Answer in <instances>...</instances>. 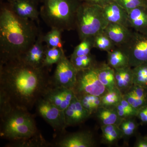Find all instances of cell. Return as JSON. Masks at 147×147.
<instances>
[{
  "label": "cell",
  "instance_id": "6da1fadb",
  "mask_svg": "<svg viewBox=\"0 0 147 147\" xmlns=\"http://www.w3.org/2000/svg\"><path fill=\"white\" fill-rule=\"evenodd\" d=\"M50 70L34 67L21 57L0 62V95L12 108L30 111L51 86Z\"/></svg>",
  "mask_w": 147,
  "mask_h": 147
},
{
  "label": "cell",
  "instance_id": "7a4b0ae2",
  "mask_svg": "<svg viewBox=\"0 0 147 147\" xmlns=\"http://www.w3.org/2000/svg\"><path fill=\"white\" fill-rule=\"evenodd\" d=\"M40 30L34 21L19 17L6 2H1L0 62L23 56L35 42Z\"/></svg>",
  "mask_w": 147,
  "mask_h": 147
},
{
  "label": "cell",
  "instance_id": "3957f363",
  "mask_svg": "<svg viewBox=\"0 0 147 147\" xmlns=\"http://www.w3.org/2000/svg\"><path fill=\"white\" fill-rule=\"evenodd\" d=\"M82 0H41L40 16L51 29L76 30V14Z\"/></svg>",
  "mask_w": 147,
  "mask_h": 147
},
{
  "label": "cell",
  "instance_id": "277c9868",
  "mask_svg": "<svg viewBox=\"0 0 147 147\" xmlns=\"http://www.w3.org/2000/svg\"><path fill=\"white\" fill-rule=\"evenodd\" d=\"M102 7L82 2L79 6L76 20V30L80 41L93 38L103 31L108 25Z\"/></svg>",
  "mask_w": 147,
  "mask_h": 147
},
{
  "label": "cell",
  "instance_id": "5b68a950",
  "mask_svg": "<svg viewBox=\"0 0 147 147\" xmlns=\"http://www.w3.org/2000/svg\"><path fill=\"white\" fill-rule=\"evenodd\" d=\"M72 90L76 97L85 94L102 96L108 91L98 79L94 66L78 71Z\"/></svg>",
  "mask_w": 147,
  "mask_h": 147
},
{
  "label": "cell",
  "instance_id": "8992f818",
  "mask_svg": "<svg viewBox=\"0 0 147 147\" xmlns=\"http://www.w3.org/2000/svg\"><path fill=\"white\" fill-rule=\"evenodd\" d=\"M35 106L36 114L53 128L55 137L66 132L67 127L63 111L42 97L37 101Z\"/></svg>",
  "mask_w": 147,
  "mask_h": 147
},
{
  "label": "cell",
  "instance_id": "52a82bcc",
  "mask_svg": "<svg viewBox=\"0 0 147 147\" xmlns=\"http://www.w3.org/2000/svg\"><path fill=\"white\" fill-rule=\"evenodd\" d=\"M120 47L127 55L131 67L147 63V34L134 30L128 41Z\"/></svg>",
  "mask_w": 147,
  "mask_h": 147
},
{
  "label": "cell",
  "instance_id": "ba28073f",
  "mask_svg": "<svg viewBox=\"0 0 147 147\" xmlns=\"http://www.w3.org/2000/svg\"><path fill=\"white\" fill-rule=\"evenodd\" d=\"M77 73V69L65 54L56 64L55 71L51 76V85L72 90L76 84Z\"/></svg>",
  "mask_w": 147,
  "mask_h": 147
},
{
  "label": "cell",
  "instance_id": "9c48e42d",
  "mask_svg": "<svg viewBox=\"0 0 147 147\" xmlns=\"http://www.w3.org/2000/svg\"><path fill=\"white\" fill-rule=\"evenodd\" d=\"M53 147H94L96 142L93 133L89 130H82L67 133L65 132L56 137Z\"/></svg>",
  "mask_w": 147,
  "mask_h": 147
},
{
  "label": "cell",
  "instance_id": "30bf717a",
  "mask_svg": "<svg viewBox=\"0 0 147 147\" xmlns=\"http://www.w3.org/2000/svg\"><path fill=\"white\" fill-rule=\"evenodd\" d=\"M75 94L72 90L51 85L42 98L64 111L70 104Z\"/></svg>",
  "mask_w": 147,
  "mask_h": 147
},
{
  "label": "cell",
  "instance_id": "8fae6325",
  "mask_svg": "<svg viewBox=\"0 0 147 147\" xmlns=\"http://www.w3.org/2000/svg\"><path fill=\"white\" fill-rule=\"evenodd\" d=\"M35 122L34 116L29 111L12 108L4 116L1 117L0 133L23 124Z\"/></svg>",
  "mask_w": 147,
  "mask_h": 147
},
{
  "label": "cell",
  "instance_id": "7c38bea8",
  "mask_svg": "<svg viewBox=\"0 0 147 147\" xmlns=\"http://www.w3.org/2000/svg\"><path fill=\"white\" fill-rule=\"evenodd\" d=\"M64 113L67 127L84 123L92 116L90 112L83 107L75 95Z\"/></svg>",
  "mask_w": 147,
  "mask_h": 147
},
{
  "label": "cell",
  "instance_id": "4fadbf2b",
  "mask_svg": "<svg viewBox=\"0 0 147 147\" xmlns=\"http://www.w3.org/2000/svg\"><path fill=\"white\" fill-rule=\"evenodd\" d=\"M6 3L11 10L22 18L39 22L40 11L38 5L28 0H8Z\"/></svg>",
  "mask_w": 147,
  "mask_h": 147
},
{
  "label": "cell",
  "instance_id": "5bb4252c",
  "mask_svg": "<svg viewBox=\"0 0 147 147\" xmlns=\"http://www.w3.org/2000/svg\"><path fill=\"white\" fill-rule=\"evenodd\" d=\"M36 122L23 124L0 133L2 138L9 142L24 141L34 137L40 133Z\"/></svg>",
  "mask_w": 147,
  "mask_h": 147
},
{
  "label": "cell",
  "instance_id": "9a60e30c",
  "mask_svg": "<svg viewBox=\"0 0 147 147\" xmlns=\"http://www.w3.org/2000/svg\"><path fill=\"white\" fill-rule=\"evenodd\" d=\"M44 34L40 30L36 40L33 45L21 57L25 61L37 68L44 67L45 57V45H44Z\"/></svg>",
  "mask_w": 147,
  "mask_h": 147
},
{
  "label": "cell",
  "instance_id": "2e32d148",
  "mask_svg": "<svg viewBox=\"0 0 147 147\" xmlns=\"http://www.w3.org/2000/svg\"><path fill=\"white\" fill-rule=\"evenodd\" d=\"M102 12L108 24H121L129 28L127 11L115 1L102 7Z\"/></svg>",
  "mask_w": 147,
  "mask_h": 147
},
{
  "label": "cell",
  "instance_id": "e0dca14e",
  "mask_svg": "<svg viewBox=\"0 0 147 147\" xmlns=\"http://www.w3.org/2000/svg\"><path fill=\"white\" fill-rule=\"evenodd\" d=\"M129 28L116 24H108L104 31L116 47H121L130 38L132 32Z\"/></svg>",
  "mask_w": 147,
  "mask_h": 147
},
{
  "label": "cell",
  "instance_id": "ac0fdd59",
  "mask_svg": "<svg viewBox=\"0 0 147 147\" xmlns=\"http://www.w3.org/2000/svg\"><path fill=\"white\" fill-rule=\"evenodd\" d=\"M129 28L135 31L147 34V7H139L127 12Z\"/></svg>",
  "mask_w": 147,
  "mask_h": 147
},
{
  "label": "cell",
  "instance_id": "d6986e66",
  "mask_svg": "<svg viewBox=\"0 0 147 147\" xmlns=\"http://www.w3.org/2000/svg\"><path fill=\"white\" fill-rule=\"evenodd\" d=\"M123 96L135 109L147 105V88L133 85Z\"/></svg>",
  "mask_w": 147,
  "mask_h": 147
},
{
  "label": "cell",
  "instance_id": "ffe728a7",
  "mask_svg": "<svg viewBox=\"0 0 147 147\" xmlns=\"http://www.w3.org/2000/svg\"><path fill=\"white\" fill-rule=\"evenodd\" d=\"M98 79L108 91L117 88L115 69L107 63L96 64L94 66Z\"/></svg>",
  "mask_w": 147,
  "mask_h": 147
},
{
  "label": "cell",
  "instance_id": "44dd1931",
  "mask_svg": "<svg viewBox=\"0 0 147 147\" xmlns=\"http://www.w3.org/2000/svg\"><path fill=\"white\" fill-rule=\"evenodd\" d=\"M107 53V63L114 69L130 66L128 57L121 47H115Z\"/></svg>",
  "mask_w": 147,
  "mask_h": 147
},
{
  "label": "cell",
  "instance_id": "7402d4cb",
  "mask_svg": "<svg viewBox=\"0 0 147 147\" xmlns=\"http://www.w3.org/2000/svg\"><path fill=\"white\" fill-rule=\"evenodd\" d=\"M94 114L101 125H116L119 126L122 120L119 117L115 108L101 107Z\"/></svg>",
  "mask_w": 147,
  "mask_h": 147
},
{
  "label": "cell",
  "instance_id": "603a6c76",
  "mask_svg": "<svg viewBox=\"0 0 147 147\" xmlns=\"http://www.w3.org/2000/svg\"><path fill=\"white\" fill-rule=\"evenodd\" d=\"M102 142L108 146H113L120 139H122L123 135L120 129L116 125H101Z\"/></svg>",
  "mask_w": 147,
  "mask_h": 147
},
{
  "label": "cell",
  "instance_id": "cb8c5ba5",
  "mask_svg": "<svg viewBox=\"0 0 147 147\" xmlns=\"http://www.w3.org/2000/svg\"><path fill=\"white\" fill-rule=\"evenodd\" d=\"M7 147H53L52 143L47 142L41 133L26 140L9 142L6 145Z\"/></svg>",
  "mask_w": 147,
  "mask_h": 147
},
{
  "label": "cell",
  "instance_id": "d4e9b609",
  "mask_svg": "<svg viewBox=\"0 0 147 147\" xmlns=\"http://www.w3.org/2000/svg\"><path fill=\"white\" fill-rule=\"evenodd\" d=\"M62 32H63L58 29H51L47 33L43 34V42L47 47H57L63 49Z\"/></svg>",
  "mask_w": 147,
  "mask_h": 147
},
{
  "label": "cell",
  "instance_id": "484cf974",
  "mask_svg": "<svg viewBox=\"0 0 147 147\" xmlns=\"http://www.w3.org/2000/svg\"><path fill=\"white\" fill-rule=\"evenodd\" d=\"M64 54V49L47 47L45 45L44 66L51 69L53 65L57 63Z\"/></svg>",
  "mask_w": 147,
  "mask_h": 147
},
{
  "label": "cell",
  "instance_id": "4316f807",
  "mask_svg": "<svg viewBox=\"0 0 147 147\" xmlns=\"http://www.w3.org/2000/svg\"><path fill=\"white\" fill-rule=\"evenodd\" d=\"M123 98V94L117 88L108 91L101 96L102 107L114 108L120 102Z\"/></svg>",
  "mask_w": 147,
  "mask_h": 147
},
{
  "label": "cell",
  "instance_id": "83f0119b",
  "mask_svg": "<svg viewBox=\"0 0 147 147\" xmlns=\"http://www.w3.org/2000/svg\"><path fill=\"white\" fill-rule=\"evenodd\" d=\"M70 60L78 71L91 68L97 63L95 57L91 54L81 57H71Z\"/></svg>",
  "mask_w": 147,
  "mask_h": 147
},
{
  "label": "cell",
  "instance_id": "f1b7e54d",
  "mask_svg": "<svg viewBox=\"0 0 147 147\" xmlns=\"http://www.w3.org/2000/svg\"><path fill=\"white\" fill-rule=\"evenodd\" d=\"M139 124L134 119V117L124 119L119 125L122 133V139H128L137 133Z\"/></svg>",
  "mask_w": 147,
  "mask_h": 147
},
{
  "label": "cell",
  "instance_id": "f546056e",
  "mask_svg": "<svg viewBox=\"0 0 147 147\" xmlns=\"http://www.w3.org/2000/svg\"><path fill=\"white\" fill-rule=\"evenodd\" d=\"M93 42L94 48L107 53L116 47L104 31L94 37Z\"/></svg>",
  "mask_w": 147,
  "mask_h": 147
},
{
  "label": "cell",
  "instance_id": "4dcf8cb0",
  "mask_svg": "<svg viewBox=\"0 0 147 147\" xmlns=\"http://www.w3.org/2000/svg\"><path fill=\"white\" fill-rule=\"evenodd\" d=\"M133 85L147 88V63L132 68Z\"/></svg>",
  "mask_w": 147,
  "mask_h": 147
},
{
  "label": "cell",
  "instance_id": "1f68e13d",
  "mask_svg": "<svg viewBox=\"0 0 147 147\" xmlns=\"http://www.w3.org/2000/svg\"><path fill=\"white\" fill-rule=\"evenodd\" d=\"M115 108L119 117L122 120L137 117L138 110L133 108L123 97Z\"/></svg>",
  "mask_w": 147,
  "mask_h": 147
},
{
  "label": "cell",
  "instance_id": "d6a6232c",
  "mask_svg": "<svg viewBox=\"0 0 147 147\" xmlns=\"http://www.w3.org/2000/svg\"><path fill=\"white\" fill-rule=\"evenodd\" d=\"M93 38H90L81 40L79 45L74 48L71 57H81L91 54V50L94 48Z\"/></svg>",
  "mask_w": 147,
  "mask_h": 147
},
{
  "label": "cell",
  "instance_id": "836d02e7",
  "mask_svg": "<svg viewBox=\"0 0 147 147\" xmlns=\"http://www.w3.org/2000/svg\"><path fill=\"white\" fill-rule=\"evenodd\" d=\"M118 4L127 11L139 7H147L146 0H115Z\"/></svg>",
  "mask_w": 147,
  "mask_h": 147
},
{
  "label": "cell",
  "instance_id": "e575fe53",
  "mask_svg": "<svg viewBox=\"0 0 147 147\" xmlns=\"http://www.w3.org/2000/svg\"><path fill=\"white\" fill-rule=\"evenodd\" d=\"M115 0H82L83 2L103 7L109 4Z\"/></svg>",
  "mask_w": 147,
  "mask_h": 147
},
{
  "label": "cell",
  "instance_id": "d590c367",
  "mask_svg": "<svg viewBox=\"0 0 147 147\" xmlns=\"http://www.w3.org/2000/svg\"><path fill=\"white\" fill-rule=\"evenodd\" d=\"M134 147H147V139L145 136L139 135L137 136Z\"/></svg>",
  "mask_w": 147,
  "mask_h": 147
},
{
  "label": "cell",
  "instance_id": "8d00e7d4",
  "mask_svg": "<svg viewBox=\"0 0 147 147\" xmlns=\"http://www.w3.org/2000/svg\"><path fill=\"white\" fill-rule=\"evenodd\" d=\"M6 1H8V0H6ZM28 1L33 2L35 3H36L38 5L39 4V3H40V1H41V0H28Z\"/></svg>",
  "mask_w": 147,
  "mask_h": 147
},
{
  "label": "cell",
  "instance_id": "74e56055",
  "mask_svg": "<svg viewBox=\"0 0 147 147\" xmlns=\"http://www.w3.org/2000/svg\"><path fill=\"white\" fill-rule=\"evenodd\" d=\"M145 137L147 139V134L146 135V136H145Z\"/></svg>",
  "mask_w": 147,
  "mask_h": 147
},
{
  "label": "cell",
  "instance_id": "f35d334b",
  "mask_svg": "<svg viewBox=\"0 0 147 147\" xmlns=\"http://www.w3.org/2000/svg\"><path fill=\"white\" fill-rule=\"evenodd\" d=\"M146 2H147V0H146Z\"/></svg>",
  "mask_w": 147,
  "mask_h": 147
}]
</instances>
